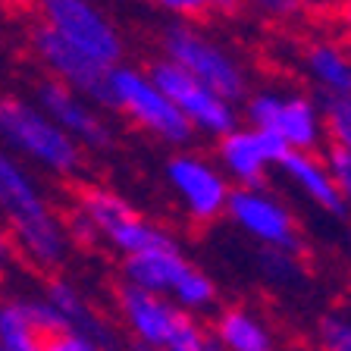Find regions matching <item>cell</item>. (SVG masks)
<instances>
[{
	"instance_id": "29",
	"label": "cell",
	"mask_w": 351,
	"mask_h": 351,
	"mask_svg": "<svg viewBox=\"0 0 351 351\" xmlns=\"http://www.w3.org/2000/svg\"><path fill=\"white\" fill-rule=\"evenodd\" d=\"M336 16H339L342 32L351 38V0H339V3H336Z\"/></svg>"
},
{
	"instance_id": "10",
	"label": "cell",
	"mask_w": 351,
	"mask_h": 351,
	"mask_svg": "<svg viewBox=\"0 0 351 351\" xmlns=\"http://www.w3.org/2000/svg\"><path fill=\"white\" fill-rule=\"evenodd\" d=\"M117 304L125 326L132 329V336L138 339V345L154 351L173 348L195 326V320L179 304H173V301L160 298L154 292H145V289H135L129 282L117 292Z\"/></svg>"
},
{
	"instance_id": "7",
	"label": "cell",
	"mask_w": 351,
	"mask_h": 351,
	"mask_svg": "<svg viewBox=\"0 0 351 351\" xmlns=\"http://www.w3.org/2000/svg\"><path fill=\"white\" fill-rule=\"evenodd\" d=\"M0 201L13 213L16 229L22 232V241H25L32 261L44 263V267L60 263V257H63V239H60L57 223L47 217V210L32 195L25 179L3 157H0Z\"/></svg>"
},
{
	"instance_id": "4",
	"label": "cell",
	"mask_w": 351,
	"mask_h": 351,
	"mask_svg": "<svg viewBox=\"0 0 351 351\" xmlns=\"http://www.w3.org/2000/svg\"><path fill=\"white\" fill-rule=\"evenodd\" d=\"M167 182L195 226H213L226 217L232 185L219 173L217 160L195 151H179L167 160Z\"/></svg>"
},
{
	"instance_id": "5",
	"label": "cell",
	"mask_w": 351,
	"mask_h": 351,
	"mask_svg": "<svg viewBox=\"0 0 351 351\" xmlns=\"http://www.w3.org/2000/svg\"><path fill=\"white\" fill-rule=\"evenodd\" d=\"M226 219L245 239L261 248H282L301 254V223L295 210L279 195L267 189H232L226 204Z\"/></svg>"
},
{
	"instance_id": "2",
	"label": "cell",
	"mask_w": 351,
	"mask_h": 351,
	"mask_svg": "<svg viewBox=\"0 0 351 351\" xmlns=\"http://www.w3.org/2000/svg\"><path fill=\"white\" fill-rule=\"evenodd\" d=\"M245 123L251 129L270 132L282 141L289 151L317 154L326 141V117H323V104L307 91L298 88H279L263 85L254 88L245 97Z\"/></svg>"
},
{
	"instance_id": "22",
	"label": "cell",
	"mask_w": 351,
	"mask_h": 351,
	"mask_svg": "<svg viewBox=\"0 0 351 351\" xmlns=\"http://www.w3.org/2000/svg\"><path fill=\"white\" fill-rule=\"evenodd\" d=\"M323 117H326V141L336 151L351 154V95L326 101L323 104Z\"/></svg>"
},
{
	"instance_id": "33",
	"label": "cell",
	"mask_w": 351,
	"mask_h": 351,
	"mask_svg": "<svg viewBox=\"0 0 351 351\" xmlns=\"http://www.w3.org/2000/svg\"><path fill=\"white\" fill-rule=\"evenodd\" d=\"M0 248H3V239H0Z\"/></svg>"
},
{
	"instance_id": "14",
	"label": "cell",
	"mask_w": 351,
	"mask_h": 351,
	"mask_svg": "<svg viewBox=\"0 0 351 351\" xmlns=\"http://www.w3.org/2000/svg\"><path fill=\"white\" fill-rule=\"evenodd\" d=\"M301 69L326 101L351 95V51L332 38H317L301 51Z\"/></svg>"
},
{
	"instance_id": "31",
	"label": "cell",
	"mask_w": 351,
	"mask_h": 351,
	"mask_svg": "<svg viewBox=\"0 0 351 351\" xmlns=\"http://www.w3.org/2000/svg\"><path fill=\"white\" fill-rule=\"evenodd\" d=\"M348 257H351V232H348Z\"/></svg>"
},
{
	"instance_id": "28",
	"label": "cell",
	"mask_w": 351,
	"mask_h": 351,
	"mask_svg": "<svg viewBox=\"0 0 351 351\" xmlns=\"http://www.w3.org/2000/svg\"><path fill=\"white\" fill-rule=\"evenodd\" d=\"M41 351H95V345L88 342L85 336H75V332H63V336H53Z\"/></svg>"
},
{
	"instance_id": "17",
	"label": "cell",
	"mask_w": 351,
	"mask_h": 351,
	"mask_svg": "<svg viewBox=\"0 0 351 351\" xmlns=\"http://www.w3.org/2000/svg\"><path fill=\"white\" fill-rule=\"evenodd\" d=\"M44 101H47V107L53 110V117H57L63 125H69L85 145H91V147L110 145L107 125H104L85 104H79V97H73L69 88L57 85V82H53V85H44Z\"/></svg>"
},
{
	"instance_id": "25",
	"label": "cell",
	"mask_w": 351,
	"mask_h": 351,
	"mask_svg": "<svg viewBox=\"0 0 351 351\" xmlns=\"http://www.w3.org/2000/svg\"><path fill=\"white\" fill-rule=\"evenodd\" d=\"M323 160H326L329 173H332V179H336V185H339V195H342V201H345V210L351 213V154L329 147V154L323 157Z\"/></svg>"
},
{
	"instance_id": "19",
	"label": "cell",
	"mask_w": 351,
	"mask_h": 351,
	"mask_svg": "<svg viewBox=\"0 0 351 351\" xmlns=\"http://www.w3.org/2000/svg\"><path fill=\"white\" fill-rule=\"evenodd\" d=\"M257 273L263 282H270L273 289H292L304 279V261L295 251L282 248H261L257 251Z\"/></svg>"
},
{
	"instance_id": "12",
	"label": "cell",
	"mask_w": 351,
	"mask_h": 351,
	"mask_svg": "<svg viewBox=\"0 0 351 351\" xmlns=\"http://www.w3.org/2000/svg\"><path fill=\"white\" fill-rule=\"evenodd\" d=\"M35 44H38V51H41V57L53 66V73L63 75L75 91H82L88 97H97V101L113 107V91H110V73L113 69H104L101 63H95L91 57L75 51L73 44L63 41L51 25L35 32Z\"/></svg>"
},
{
	"instance_id": "1",
	"label": "cell",
	"mask_w": 351,
	"mask_h": 351,
	"mask_svg": "<svg viewBox=\"0 0 351 351\" xmlns=\"http://www.w3.org/2000/svg\"><path fill=\"white\" fill-rule=\"evenodd\" d=\"M163 53H167L163 60L176 63L182 73H189L223 101L239 104L251 95V75L241 57L229 44L207 35L197 25H189V22L169 25L163 32Z\"/></svg>"
},
{
	"instance_id": "26",
	"label": "cell",
	"mask_w": 351,
	"mask_h": 351,
	"mask_svg": "<svg viewBox=\"0 0 351 351\" xmlns=\"http://www.w3.org/2000/svg\"><path fill=\"white\" fill-rule=\"evenodd\" d=\"M167 351H223V348H219V342L213 339V332H207V329H201L195 323V326H191L189 332Z\"/></svg>"
},
{
	"instance_id": "3",
	"label": "cell",
	"mask_w": 351,
	"mask_h": 351,
	"mask_svg": "<svg viewBox=\"0 0 351 351\" xmlns=\"http://www.w3.org/2000/svg\"><path fill=\"white\" fill-rule=\"evenodd\" d=\"M110 91H113V107L125 119H132L141 132H147V135L176 147H185L191 141L195 132L185 123V117L141 69L117 66L110 73Z\"/></svg>"
},
{
	"instance_id": "21",
	"label": "cell",
	"mask_w": 351,
	"mask_h": 351,
	"mask_svg": "<svg viewBox=\"0 0 351 351\" xmlns=\"http://www.w3.org/2000/svg\"><path fill=\"white\" fill-rule=\"evenodd\" d=\"M179 19H210V16H235L248 0H151Z\"/></svg>"
},
{
	"instance_id": "27",
	"label": "cell",
	"mask_w": 351,
	"mask_h": 351,
	"mask_svg": "<svg viewBox=\"0 0 351 351\" xmlns=\"http://www.w3.org/2000/svg\"><path fill=\"white\" fill-rule=\"evenodd\" d=\"M66 226H69V232H73V239L79 241L82 248H95V245H97V235H101V232H97V226H95V223H91V219L85 217V213H73Z\"/></svg>"
},
{
	"instance_id": "16",
	"label": "cell",
	"mask_w": 351,
	"mask_h": 351,
	"mask_svg": "<svg viewBox=\"0 0 351 351\" xmlns=\"http://www.w3.org/2000/svg\"><path fill=\"white\" fill-rule=\"evenodd\" d=\"M191 261H185V254L176 248H151V251H138V254H129L123 261V276L129 285L135 289H145V292H169L173 295L179 276L185 273Z\"/></svg>"
},
{
	"instance_id": "18",
	"label": "cell",
	"mask_w": 351,
	"mask_h": 351,
	"mask_svg": "<svg viewBox=\"0 0 351 351\" xmlns=\"http://www.w3.org/2000/svg\"><path fill=\"white\" fill-rule=\"evenodd\" d=\"M79 204H82V213H85L91 223L97 226V232L110 235L113 229L125 226L138 213L129 207L125 197H119L117 191L110 189H101V185H82L79 189Z\"/></svg>"
},
{
	"instance_id": "8",
	"label": "cell",
	"mask_w": 351,
	"mask_h": 351,
	"mask_svg": "<svg viewBox=\"0 0 351 351\" xmlns=\"http://www.w3.org/2000/svg\"><path fill=\"white\" fill-rule=\"evenodd\" d=\"M41 3L51 19V29L63 41H69L75 51L101 63L104 69H117V60L123 57V41L88 0H41Z\"/></svg>"
},
{
	"instance_id": "24",
	"label": "cell",
	"mask_w": 351,
	"mask_h": 351,
	"mask_svg": "<svg viewBox=\"0 0 351 351\" xmlns=\"http://www.w3.org/2000/svg\"><path fill=\"white\" fill-rule=\"evenodd\" d=\"M248 3L270 22H292L307 10V0H248Z\"/></svg>"
},
{
	"instance_id": "23",
	"label": "cell",
	"mask_w": 351,
	"mask_h": 351,
	"mask_svg": "<svg viewBox=\"0 0 351 351\" xmlns=\"http://www.w3.org/2000/svg\"><path fill=\"white\" fill-rule=\"evenodd\" d=\"M317 348L320 351H351V317L329 311L317 320Z\"/></svg>"
},
{
	"instance_id": "20",
	"label": "cell",
	"mask_w": 351,
	"mask_h": 351,
	"mask_svg": "<svg viewBox=\"0 0 351 351\" xmlns=\"http://www.w3.org/2000/svg\"><path fill=\"white\" fill-rule=\"evenodd\" d=\"M173 298L182 311H207V307L217 304V282L210 279V273L189 263L185 273L179 276V282H176Z\"/></svg>"
},
{
	"instance_id": "32",
	"label": "cell",
	"mask_w": 351,
	"mask_h": 351,
	"mask_svg": "<svg viewBox=\"0 0 351 351\" xmlns=\"http://www.w3.org/2000/svg\"><path fill=\"white\" fill-rule=\"evenodd\" d=\"M348 298H351V279H348Z\"/></svg>"
},
{
	"instance_id": "30",
	"label": "cell",
	"mask_w": 351,
	"mask_h": 351,
	"mask_svg": "<svg viewBox=\"0 0 351 351\" xmlns=\"http://www.w3.org/2000/svg\"><path fill=\"white\" fill-rule=\"evenodd\" d=\"M7 3H13V7H22V10L29 7V0H7Z\"/></svg>"
},
{
	"instance_id": "6",
	"label": "cell",
	"mask_w": 351,
	"mask_h": 351,
	"mask_svg": "<svg viewBox=\"0 0 351 351\" xmlns=\"http://www.w3.org/2000/svg\"><path fill=\"white\" fill-rule=\"evenodd\" d=\"M147 79L173 101V107L191 125V132H201V135H210V138H223L232 129H239V110H235V104L207 91L201 82H195L189 73H182L169 60L151 63Z\"/></svg>"
},
{
	"instance_id": "11",
	"label": "cell",
	"mask_w": 351,
	"mask_h": 351,
	"mask_svg": "<svg viewBox=\"0 0 351 351\" xmlns=\"http://www.w3.org/2000/svg\"><path fill=\"white\" fill-rule=\"evenodd\" d=\"M0 125L13 141H19L22 147H29L35 157L47 160L51 167L73 173L82 167V154L73 141L66 138L57 125L44 123L41 117H35L32 110L19 107L16 101H0Z\"/></svg>"
},
{
	"instance_id": "15",
	"label": "cell",
	"mask_w": 351,
	"mask_h": 351,
	"mask_svg": "<svg viewBox=\"0 0 351 351\" xmlns=\"http://www.w3.org/2000/svg\"><path fill=\"white\" fill-rule=\"evenodd\" d=\"M213 339L223 351H273L276 336L254 307L229 304L213 320Z\"/></svg>"
},
{
	"instance_id": "13",
	"label": "cell",
	"mask_w": 351,
	"mask_h": 351,
	"mask_svg": "<svg viewBox=\"0 0 351 351\" xmlns=\"http://www.w3.org/2000/svg\"><path fill=\"white\" fill-rule=\"evenodd\" d=\"M279 173L285 176V182L292 185L311 207L329 213V217H348L345 201H342V195H339V185L323 157L289 151L282 157V163H279Z\"/></svg>"
},
{
	"instance_id": "9",
	"label": "cell",
	"mask_w": 351,
	"mask_h": 351,
	"mask_svg": "<svg viewBox=\"0 0 351 351\" xmlns=\"http://www.w3.org/2000/svg\"><path fill=\"white\" fill-rule=\"evenodd\" d=\"M289 147L270 132L239 125L217 138V167L232 189H267L270 167H279Z\"/></svg>"
}]
</instances>
